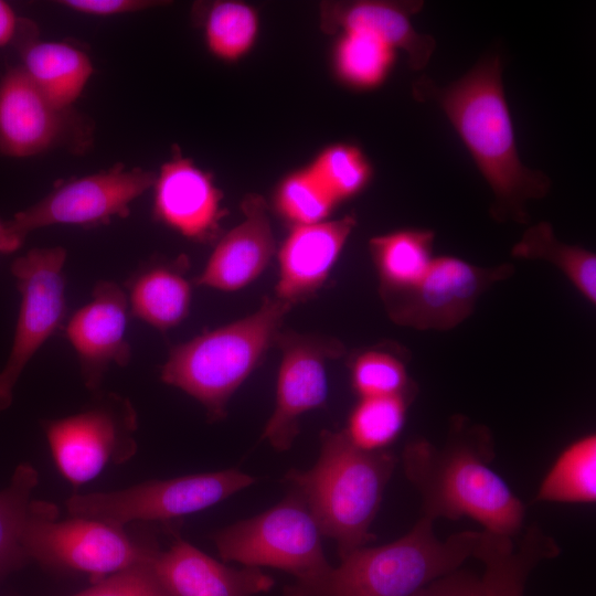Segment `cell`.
I'll use <instances>...</instances> for the list:
<instances>
[{
	"label": "cell",
	"instance_id": "4",
	"mask_svg": "<svg viewBox=\"0 0 596 596\" xmlns=\"http://www.w3.org/2000/svg\"><path fill=\"white\" fill-rule=\"evenodd\" d=\"M396 458L386 449L355 446L344 430H322L320 455L308 470L290 469L285 480L307 503L322 536L345 556L375 540L371 524Z\"/></svg>",
	"mask_w": 596,
	"mask_h": 596
},
{
	"label": "cell",
	"instance_id": "15",
	"mask_svg": "<svg viewBox=\"0 0 596 596\" xmlns=\"http://www.w3.org/2000/svg\"><path fill=\"white\" fill-rule=\"evenodd\" d=\"M128 297L116 283L99 280L92 299L70 318L66 337L73 347L85 386L100 390L110 366H126L131 359L127 339Z\"/></svg>",
	"mask_w": 596,
	"mask_h": 596
},
{
	"label": "cell",
	"instance_id": "25",
	"mask_svg": "<svg viewBox=\"0 0 596 596\" xmlns=\"http://www.w3.org/2000/svg\"><path fill=\"white\" fill-rule=\"evenodd\" d=\"M512 256L543 259L556 266L589 302L596 301V256L576 245L561 242L550 223L530 226L512 247Z\"/></svg>",
	"mask_w": 596,
	"mask_h": 596
},
{
	"label": "cell",
	"instance_id": "20",
	"mask_svg": "<svg viewBox=\"0 0 596 596\" xmlns=\"http://www.w3.org/2000/svg\"><path fill=\"white\" fill-rule=\"evenodd\" d=\"M423 7L419 0L324 2L320 10L321 28L327 33L371 34L392 50L405 52L409 67L419 71L427 65L436 47L432 35L417 32L411 23V18Z\"/></svg>",
	"mask_w": 596,
	"mask_h": 596
},
{
	"label": "cell",
	"instance_id": "24",
	"mask_svg": "<svg viewBox=\"0 0 596 596\" xmlns=\"http://www.w3.org/2000/svg\"><path fill=\"white\" fill-rule=\"evenodd\" d=\"M434 236L427 230H401L370 241L383 298L404 292L423 278L434 259Z\"/></svg>",
	"mask_w": 596,
	"mask_h": 596
},
{
	"label": "cell",
	"instance_id": "18",
	"mask_svg": "<svg viewBox=\"0 0 596 596\" xmlns=\"http://www.w3.org/2000/svg\"><path fill=\"white\" fill-rule=\"evenodd\" d=\"M151 563L173 596H254L275 584L259 567L227 566L179 535L167 550L159 549Z\"/></svg>",
	"mask_w": 596,
	"mask_h": 596
},
{
	"label": "cell",
	"instance_id": "21",
	"mask_svg": "<svg viewBox=\"0 0 596 596\" xmlns=\"http://www.w3.org/2000/svg\"><path fill=\"white\" fill-rule=\"evenodd\" d=\"M560 553L555 540L539 526H531L518 546L512 539L482 531L476 558L485 565V582L490 596H523L526 579L542 561Z\"/></svg>",
	"mask_w": 596,
	"mask_h": 596
},
{
	"label": "cell",
	"instance_id": "23",
	"mask_svg": "<svg viewBox=\"0 0 596 596\" xmlns=\"http://www.w3.org/2000/svg\"><path fill=\"white\" fill-rule=\"evenodd\" d=\"M21 67L35 86L61 108H71L94 74L91 57L64 41H40L20 50Z\"/></svg>",
	"mask_w": 596,
	"mask_h": 596
},
{
	"label": "cell",
	"instance_id": "12",
	"mask_svg": "<svg viewBox=\"0 0 596 596\" xmlns=\"http://www.w3.org/2000/svg\"><path fill=\"white\" fill-rule=\"evenodd\" d=\"M93 121L54 105L20 66L0 79V153L26 158L63 148L82 155L93 146Z\"/></svg>",
	"mask_w": 596,
	"mask_h": 596
},
{
	"label": "cell",
	"instance_id": "3",
	"mask_svg": "<svg viewBox=\"0 0 596 596\" xmlns=\"http://www.w3.org/2000/svg\"><path fill=\"white\" fill-rule=\"evenodd\" d=\"M433 520L423 517L402 538L362 546L338 566L285 587L284 596H412L473 557L482 532L462 531L439 540Z\"/></svg>",
	"mask_w": 596,
	"mask_h": 596
},
{
	"label": "cell",
	"instance_id": "13",
	"mask_svg": "<svg viewBox=\"0 0 596 596\" xmlns=\"http://www.w3.org/2000/svg\"><path fill=\"white\" fill-rule=\"evenodd\" d=\"M510 266L481 268L453 256L434 257L423 278L411 289L384 297L392 319L418 330H448L462 322L477 299Z\"/></svg>",
	"mask_w": 596,
	"mask_h": 596
},
{
	"label": "cell",
	"instance_id": "34",
	"mask_svg": "<svg viewBox=\"0 0 596 596\" xmlns=\"http://www.w3.org/2000/svg\"><path fill=\"white\" fill-rule=\"evenodd\" d=\"M151 561L107 576L73 596H173L159 579Z\"/></svg>",
	"mask_w": 596,
	"mask_h": 596
},
{
	"label": "cell",
	"instance_id": "36",
	"mask_svg": "<svg viewBox=\"0 0 596 596\" xmlns=\"http://www.w3.org/2000/svg\"><path fill=\"white\" fill-rule=\"evenodd\" d=\"M57 3L72 11L95 17L132 13L164 4L152 0H62Z\"/></svg>",
	"mask_w": 596,
	"mask_h": 596
},
{
	"label": "cell",
	"instance_id": "37",
	"mask_svg": "<svg viewBox=\"0 0 596 596\" xmlns=\"http://www.w3.org/2000/svg\"><path fill=\"white\" fill-rule=\"evenodd\" d=\"M36 39L35 23L19 17L8 2L0 0V47L14 46L20 51Z\"/></svg>",
	"mask_w": 596,
	"mask_h": 596
},
{
	"label": "cell",
	"instance_id": "32",
	"mask_svg": "<svg viewBox=\"0 0 596 596\" xmlns=\"http://www.w3.org/2000/svg\"><path fill=\"white\" fill-rule=\"evenodd\" d=\"M337 202L309 168L288 175L276 194L280 214L294 225H307L327 220Z\"/></svg>",
	"mask_w": 596,
	"mask_h": 596
},
{
	"label": "cell",
	"instance_id": "17",
	"mask_svg": "<svg viewBox=\"0 0 596 596\" xmlns=\"http://www.w3.org/2000/svg\"><path fill=\"white\" fill-rule=\"evenodd\" d=\"M356 225L354 215L294 225L278 252L275 297L294 306L324 284Z\"/></svg>",
	"mask_w": 596,
	"mask_h": 596
},
{
	"label": "cell",
	"instance_id": "22",
	"mask_svg": "<svg viewBox=\"0 0 596 596\" xmlns=\"http://www.w3.org/2000/svg\"><path fill=\"white\" fill-rule=\"evenodd\" d=\"M185 259L150 262L129 280L128 304L134 317L166 331L189 313L191 285L185 278Z\"/></svg>",
	"mask_w": 596,
	"mask_h": 596
},
{
	"label": "cell",
	"instance_id": "29",
	"mask_svg": "<svg viewBox=\"0 0 596 596\" xmlns=\"http://www.w3.org/2000/svg\"><path fill=\"white\" fill-rule=\"evenodd\" d=\"M204 38L210 52L225 61L244 56L253 46L258 20L253 8L235 1L213 3L204 18Z\"/></svg>",
	"mask_w": 596,
	"mask_h": 596
},
{
	"label": "cell",
	"instance_id": "27",
	"mask_svg": "<svg viewBox=\"0 0 596 596\" xmlns=\"http://www.w3.org/2000/svg\"><path fill=\"white\" fill-rule=\"evenodd\" d=\"M38 482L36 469L22 462L0 491V582L30 561L22 545V534Z\"/></svg>",
	"mask_w": 596,
	"mask_h": 596
},
{
	"label": "cell",
	"instance_id": "31",
	"mask_svg": "<svg viewBox=\"0 0 596 596\" xmlns=\"http://www.w3.org/2000/svg\"><path fill=\"white\" fill-rule=\"evenodd\" d=\"M308 168L337 203L360 192L372 172L363 152L347 143L326 148Z\"/></svg>",
	"mask_w": 596,
	"mask_h": 596
},
{
	"label": "cell",
	"instance_id": "38",
	"mask_svg": "<svg viewBox=\"0 0 596 596\" xmlns=\"http://www.w3.org/2000/svg\"><path fill=\"white\" fill-rule=\"evenodd\" d=\"M4 234V221L0 220V253H3Z\"/></svg>",
	"mask_w": 596,
	"mask_h": 596
},
{
	"label": "cell",
	"instance_id": "28",
	"mask_svg": "<svg viewBox=\"0 0 596 596\" xmlns=\"http://www.w3.org/2000/svg\"><path fill=\"white\" fill-rule=\"evenodd\" d=\"M406 408L407 400L404 395L360 398L344 432L361 449L385 450L400 435Z\"/></svg>",
	"mask_w": 596,
	"mask_h": 596
},
{
	"label": "cell",
	"instance_id": "7",
	"mask_svg": "<svg viewBox=\"0 0 596 596\" xmlns=\"http://www.w3.org/2000/svg\"><path fill=\"white\" fill-rule=\"evenodd\" d=\"M321 538L307 503L294 489L273 508L212 535L223 562L275 567L296 579L315 576L331 565Z\"/></svg>",
	"mask_w": 596,
	"mask_h": 596
},
{
	"label": "cell",
	"instance_id": "6",
	"mask_svg": "<svg viewBox=\"0 0 596 596\" xmlns=\"http://www.w3.org/2000/svg\"><path fill=\"white\" fill-rule=\"evenodd\" d=\"M56 518L54 504L32 501L22 534L28 558L86 574L93 583L150 561L159 550L152 540L137 541L125 528L88 518Z\"/></svg>",
	"mask_w": 596,
	"mask_h": 596
},
{
	"label": "cell",
	"instance_id": "33",
	"mask_svg": "<svg viewBox=\"0 0 596 596\" xmlns=\"http://www.w3.org/2000/svg\"><path fill=\"white\" fill-rule=\"evenodd\" d=\"M351 382L360 398L406 396L408 377L398 358L382 350H368L354 358Z\"/></svg>",
	"mask_w": 596,
	"mask_h": 596
},
{
	"label": "cell",
	"instance_id": "8",
	"mask_svg": "<svg viewBox=\"0 0 596 596\" xmlns=\"http://www.w3.org/2000/svg\"><path fill=\"white\" fill-rule=\"evenodd\" d=\"M156 172L124 163L56 185L31 206L4 221L3 254L24 243L26 236L42 227L75 225L93 227L108 224L115 217H127L130 204L152 188Z\"/></svg>",
	"mask_w": 596,
	"mask_h": 596
},
{
	"label": "cell",
	"instance_id": "30",
	"mask_svg": "<svg viewBox=\"0 0 596 596\" xmlns=\"http://www.w3.org/2000/svg\"><path fill=\"white\" fill-rule=\"evenodd\" d=\"M393 52L394 50L371 34L345 31L337 44L334 64L347 83L358 87H371L386 75Z\"/></svg>",
	"mask_w": 596,
	"mask_h": 596
},
{
	"label": "cell",
	"instance_id": "2",
	"mask_svg": "<svg viewBox=\"0 0 596 596\" xmlns=\"http://www.w3.org/2000/svg\"><path fill=\"white\" fill-rule=\"evenodd\" d=\"M494 458L488 429L461 417L453 422L443 447L425 439L403 451L407 479L422 496L423 517L480 523L485 531L512 538L524 519V507L508 483L490 468Z\"/></svg>",
	"mask_w": 596,
	"mask_h": 596
},
{
	"label": "cell",
	"instance_id": "35",
	"mask_svg": "<svg viewBox=\"0 0 596 596\" xmlns=\"http://www.w3.org/2000/svg\"><path fill=\"white\" fill-rule=\"evenodd\" d=\"M412 596H490L482 577L455 571L429 583Z\"/></svg>",
	"mask_w": 596,
	"mask_h": 596
},
{
	"label": "cell",
	"instance_id": "1",
	"mask_svg": "<svg viewBox=\"0 0 596 596\" xmlns=\"http://www.w3.org/2000/svg\"><path fill=\"white\" fill-rule=\"evenodd\" d=\"M413 95L418 102L438 105L457 131L491 188L492 215L525 222L526 201L543 198L551 180L524 166L519 157L500 57H481L464 76L445 86L422 76L413 84Z\"/></svg>",
	"mask_w": 596,
	"mask_h": 596
},
{
	"label": "cell",
	"instance_id": "16",
	"mask_svg": "<svg viewBox=\"0 0 596 596\" xmlns=\"http://www.w3.org/2000/svg\"><path fill=\"white\" fill-rule=\"evenodd\" d=\"M152 188L158 221L189 240L215 237L224 210L222 192L210 173L177 150L156 173Z\"/></svg>",
	"mask_w": 596,
	"mask_h": 596
},
{
	"label": "cell",
	"instance_id": "5",
	"mask_svg": "<svg viewBox=\"0 0 596 596\" xmlns=\"http://www.w3.org/2000/svg\"><path fill=\"white\" fill-rule=\"evenodd\" d=\"M291 307L267 297L254 313L173 347L161 380L201 403L210 422L221 421L232 395L276 341Z\"/></svg>",
	"mask_w": 596,
	"mask_h": 596
},
{
	"label": "cell",
	"instance_id": "10",
	"mask_svg": "<svg viewBox=\"0 0 596 596\" xmlns=\"http://www.w3.org/2000/svg\"><path fill=\"white\" fill-rule=\"evenodd\" d=\"M252 476L231 468L150 480L109 492L75 493L66 501L72 517L125 528L134 521H169L207 509L249 487Z\"/></svg>",
	"mask_w": 596,
	"mask_h": 596
},
{
	"label": "cell",
	"instance_id": "19",
	"mask_svg": "<svg viewBox=\"0 0 596 596\" xmlns=\"http://www.w3.org/2000/svg\"><path fill=\"white\" fill-rule=\"evenodd\" d=\"M241 207L244 219L217 242L195 285L235 291L255 280L269 264L275 238L265 200L248 194Z\"/></svg>",
	"mask_w": 596,
	"mask_h": 596
},
{
	"label": "cell",
	"instance_id": "9",
	"mask_svg": "<svg viewBox=\"0 0 596 596\" xmlns=\"http://www.w3.org/2000/svg\"><path fill=\"white\" fill-rule=\"evenodd\" d=\"M42 427L58 471L74 488L137 451V412L129 398L116 393L94 392L81 411L45 421Z\"/></svg>",
	"mask_w": 596,
	"mask_h": 596
},
{
	"label": "cell",
	"instance_id": "14",
	"mask_svg": "<svg viewBox=\"0 0 596 596\" xmlns=\"http://www.w3.org/2000/svg\"><path fill=\"white\" fill-rule=\"evenodd\" d=\"M281 361L276 404L263 438L276 450H288L299 433L300 417L322 407L328 397L327 362L342 353L340 342L320 336L279 331Z\"/></svg>",
	"mask_w": 596,
	"mask_h": 596
},
{
	"label": "cell",
	"instance_id": "11",
	"mask_svg": "<svg viewBox=\"0 0 596 596\" xmlns=\"http://www.w3.org/2000/svg\"><path fill=\"white\" fill-rule=\"evenodd\" d=\"M66 257L62 246L36 247L11 264L21 301L11 351L0 371V411L11 405L21 373L64 320Z\"/></svg>",
	"mask_w": 596,
	"mask_h": 596
},
{
	"label": "cell",
	"instance_id": "26",
	"mask_svg": "<svg viewBox=\"0 0 596 596\" xmlns=\"http://www.w3.org/2000/svg\"><path fill=\"white\" fill-rule=\"evenodd\" d=\"M540 502L593 503L596 500V437L586 435L568 445L543 478Z\"/></svg>",
	"mask_w": 596,
	"mask_h": 596
}]
</instances>
